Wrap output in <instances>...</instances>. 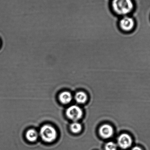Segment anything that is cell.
<instances>
[{
    "label": "cell",
    "mask_w": 150,
    "mask_h": 150,
    "mask_svg": "<svg viewBox=\"0 0 150 150\" xmlns=\"http://www.w3.org/2000/svg\"><path fill=\"white\" fill-rule=\"evenodd\" d=\"M110 5L112 12L119 17L132 15L136 8L134 0H111Z\"/></svg>",
    "instance_id": "cell-1"
},
{
    "label": "cell",
    "mask_w": 150,
    "mask_h": 150,
    "mask_svg": "<svg viewBox=\"0 0 150 150\" xmlns=\"http://www.w3.org/2000/svg\"><path fill=\"white\" fill-rule=\"evenodd\" d=\"M117 25L122 33L129 34L133 33L136 29V21L132 15L125 16L119 17Z\"/></svg>",
    "instance_id": "cell-2"
},
{
    "label": "cell",
    "mask_w": 150,
    "mask_h": 150,
    "mask_svg": "<svg viewBox=\"0 0 150 150\" xmlns=\"http://www.w3.org/2000/svg\"><path fill=\"white\" fill-rule=\"evenodd\" d=\"M39 135L42 139L46 142H53L57 137V133L56 129L51 125H44L40 129Z\"/></svg>",
    "instance_id": "cell-3"
},
{
    "label": "cell",
    "mask_w": 150,
    "mask_h": 150,
    "mask_svg": "<svg viewBox=\"0 0 150 150\" xmlns=\"http://www.w3.org/2000/svg\"><path fill=\"white\" fill-rule=\"evenodd\" d=\"M83 111L79 107L72 105L68 107L66 111L67 117L70 120L76 122L79 120L83 116Z\"/></svg>",
    "instance_id": "cell-4"
},
{
    "label": "cell",
    "mask_w": 150,
    "mask_h": 150,
    "mask_svg": "<svg viewBox=\"0 0 150 150\" xmlns=\"http://www.w3.org/2000/svg\"><path fill=\"white\" fill-rule=\"evenodd\" d=\"M132 138L127 134H122L118 138V144L120 148L123 149L129 148L132 145Z\"/></svg>",
    "instance_id": "cell-5"
},
{
    "label": "cell",
    "mask_w": 150,
    "mask_h": 150,
    "mask_svg": "<svg viewBox=\"0 0 150 150\" xmlns=\"http://www.w3.org/2000/svg\"><path fill=\"white\" fill-rule=\"evenodd\" d=\"M99 132L102 137L105 139H108L112 136L113 129L112 127L110 125L105 124L100 127Z\"/></svg>",
    "instance_id": "cell-6"
},
{
    "label": "cell",
    "mask_w": 150,
    "mask_h": 150,
    "mask_svg": "<svg viewBox=\"0 0 150 150\" xmlns=\"http://www.w3.org/2000/svg\"><path fill=\"white\" fill-rule=\"evenodd\" d=\"M59 101L64 104H69L72 101V97L70 93L68 91H64L59 94Z\"/></svg>",
    "instance_id": "cell-7"
},
{
    "label": "cell",
    "mask_w": 150,
    "mask_h": 150,
    "mask_svg": "<svg viewBox=\"0 0 150 150\" xmlns=\"http://www.w3.org/2000/svg\"><path fill=\"white\" fill-rule=\"evenodd\" d=\"M38 137V132L34 129H30L26 133V137L28 140L30 142H34L37 139Z\"/></svg>",
    "instance_id": "cell-8"
},
{
    "label": "cell",
    "mask_w": 150,
    "mask_h": 150,
    "mask_svg": "<svg viewBox=\"0 0 150 150\" xmlns=\"http://www.w3.org/2000/svg\"><path fill=\"white\" fill-rule=\"evenodd\" d=\"M76 101L79 104H83L86 101L87 97L86 94L82 91L78 92L75 96Z\"/></svg>",
    "instance_id": "cell-9"
},
{
    "label": "cell",
    "mask_w": 150,
    "mask_h": 150,
    "mask_svg": "<svg viewBox=\"0 0 150 150\" xmlns=\"http://www.w3.org/2000/svg\"><path fill=\"white\" fill-rule=\"evenodd\" d=\"M70 128L71 132L77 134L81 132L82 129V126L81 124L76 122H74V123L71 124Z\"/></svg>",
    "instance_id": "cell-10"
},
{
    "label": "cell",
    "mask_w": 150,
    "mask_h": 150,
    "mask_svg": "<svg viewBox=\"0 0 150 150\" xmlns=\"http://www.w3.org/2000/svg\"><path fill=\"white\" fill-rule=\"evenodd\" d=\"M117 145L112 142H108L105 146V150H117Z\"/></svg>",
    "instance_id": "cell-11"
},
{
    "label": "cell",
    "mask_w": 150,
    "mask_h": 150,
    "mask_svg": "<svg viewBox=\"0 0 150 150\" xmlns=\"http://www.w3.org/2000/svg\"><path fill=\"white\" fill-rule=\"evenodd\" d=\"M131 150H142V149L139 147L135 146L132 148Z\"/></svg>",
    "instance_id": "cell-12"
},
{
    "label": "cell",
    "mask_w": 150,
    "mask_h": 150,
    "mask_svg": "<svg viewBox=\"0 0 150 150\" xmlns=\"http://www.w3.org/2000/svg\"><path fill=\"white\" fill-rule=\"evenodd\" d=\"M1 40H0V47H1Z\"/></svg>",
    "instance_id": "cell-13"
}]
</instances>
